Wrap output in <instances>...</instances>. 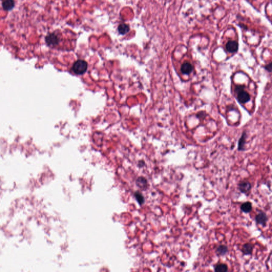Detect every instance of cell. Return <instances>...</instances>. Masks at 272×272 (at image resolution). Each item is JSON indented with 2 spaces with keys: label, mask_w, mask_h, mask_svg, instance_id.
<instances>
[{
  "label": "cell",
  "mask_w": 272,
  "mask_h": 272,
  "mask_svg": "<svg viewBox=\"0 0 272 272\" xmlns=\"http://www.w3.org/2000/svg\"><path fill=\"white\" fill-rule=\"evenodd\" d=\"M244 86H238L236 87V92L237 93V99L239 103L240 104H246L250 100V96L247 92L244 90Z\"/></svg>",
  "instance_id": "cell-1"
},
{
  "label": "cell",
  "mask_w": 272,
  "mask_h": 272,
  "mask_svg": "<svg viewBox=\"0 0 272 272\" xmlns=\"http://www.w3.org/2000/svg\"><path fill=\"white\" fill-rule=\"evenodd\" d=\"M15 3L14 0H2V5L5 11H10L15 7Z\"/></svg>",
  "instance_id": "cell-9"
},
{
  "label": "cell",
  "mask_w": 272,
  "mask_h": 272,
  "mask_svg": "<svg viewBox=\"0 0 272 272\" xmlns=\"http://www.w3.org/2000/svg\"><path fill=\"white\" fill-rule=\"evenodd\" d=\"M136 185L142 189H146L147 186V181L143 177H139L136 180Z\"/></svg>",
  "instance_id": "cell-12"
},
{
  "label": "cell",
  "mask_w": 272,
  "mask_h": 272,
  "mask_svg": "<svg viewBox=\"0 0 272 272\" xmlns=\"http://www.w3.org/2000/svg\"><path fill=\"white\" fill-rule=\"evenodd\" d=\"M247 134L246 131H243L241 135V137L238 142V150L239 151H244L246 150L245 144L246 140Z\"/></svg>",
  "instance_id": "cell-7"
},
{
  "label": "cell",
  "mask_w": 272,
  "mask_h": 272,
  "mask_svg": "<svg viewBox=\"0 0 272 272\" xmlns=\"http://www.w3.org/2000/svg\"><path fill=\"white\" fill-rule=\"evenodd\" d=\"M226 49L230 53H235L238 49V44L236 41H230L226 44Z\"/></svg>",
  "instance_id": "cell-6"
},
{
  "label": "cell",
  "mask_w": 272,
  "mask_h": 272,
  "mask_svg": "<svg viewBox=\"0 0 272 272\" xmlns=\"http://www.w3.org/2000/svg\"><path fill=\"white\" fill-rule=\"evenodd\" d=\"M251 188V184L248 181H241L238 183V189L242 193L247 194L250 191Z\"/></svg>",
  "instance_id": "cell-4"
},
{
  "label": "cell",
  "mask_w": 272,
  "mask_h": 272,
  "mask_svg": "<svg viewBox=\"0 0 272 272\" xmlns=\"http://www.w3.org/2000/svg\"><path fill=\"white\" fill-rule=\"evenodd\" d=\"M229 252V248L225 245H220L217 248L216 253L218 256H224Z\"/></svg>",
  "instance_id": "cell-13"
},
{
  "label": "cell",
  "mask_w": 272,
  "mask_h": 272,
  "mask_svg": "<svg viewBox=\"0 0 272 272\" xmlns=\"http://www.w3.org/2000/svg\"><path fill=\"white\" fill-rule=\"evenodd\" d=\"M254 246L251 243H246L243 244L241 248L242 254L244 255H251L253 254Z\"/></svg>",
  "instance_id": "cell-8"
},
{
  "label": "cell",
  "mask_w": 272,
  "mask_h": 272,
  "mask_svg": "<svg viewBox=\"0 0 272 272\" xmlns=\"http://www.w3.org/2000/svg\"><path fill=\"white\" fill-rule=\"evenodd\" d=\"M61 35L58 34L56 32L47 35L45 37V42L48 46H54L59 44L61 39Z\"/></svg>",
  "instance_id": "cell-3"
},
{
  "label": "cell",
  "mask_w": 272,
  "mask_h": 272,
  "mask_svg": "<svg viewBox=\"0 0 272 272\" xmlns=\"http://www.w3.org/2000/svg\"><path fill=\"white\" fill-rule=\"evenodd\" d=\"M88 64L85 61L78 60L76 61L72 68V71L77 75H82L87 71Z\"/></svg>",
  "instance_id": "cell-2"
},
{
  "label": "cell",
  "mask_w": 272,
  "mask_h": 272,
  "mask_svg": "<svg viewBox=\"0 0 272 272\" xmlns=\"http://www.w3.org/2000/svg\"><path fill=\"white\" fill-rule=\"evenodd\" d=\"M264 69L268 72H272V62H270L268 64H266L264 66Z\"/></svg>",
  "instance_id": "cell-17"
},
{
  "label": "cell",
  "mask_w": 272,
  "mask_h": 272,
  "mask_svg": "<svg viewBox=\"0 0 272 272\" xmlns=\"http://www.w3.org/2000/svg\"><path fill=\"white\" fill-rule=\"evenodd\" d=\"M240 209L244 213H249L253 210V204L250 201H246L241 204Z\"/></svg>",
  "instance_id": "cell-10"
},
{
  "label": "cell",
  "mask_w": 272,
  "mask_h": 272,
  "mask_svg": "<svg viewBox=\"0 0 272 272\" xmlns=\"http://www.w3.org/2000/svg\"><path fill=\"white\" fill-rule=\"evenodd\" d=\"M193 66L190 63L186 62L182 64L181 68V70L182 71V72L186 75H188L192 72L193 71Z\"/></svg>",
  "instance_id": "cell-11"
},
{
  "label": "cell",
  "mask_w": 272,
  "mask_h": 272,
  "mask_svg": "<svg viewBox=\"0 0 272 272\" xmlns=\"http://www.w3.org/2000/svg\"><path fill=\"white\" fill-rule=\"evenodd\" d=\"M215 271L217 272H227L228 271V266L225 264H219L215 266Z\"/></svg>",
  "instance_id": "cell-15"
},
{
  "label": "cell",
  "mask_w": 272,
  "mask_h": 272,
  "mask_svg": "<svg viewBox=\"0 0 272 272\" xmlns=\"http://www.w3.org/2000/svg\"><path fill=\"white\" fill-rule=\"evenodd\" d=\"M135 197L137 200L138 203H139L140 205H142V204L145 203V198L143 195H142V193L137 191L135 193Z\"/></svg>",
  "instance_id": "cell-16"
},
{
  "label": "cell",
  "mask_w": 272,
  "mask_h": 272,
  "mask_svg": "<svg viewBox=\"0 0 272 272\" xmlns=\"http://www.w3.org/2000/svg\"><path fill=\"white\" fill-rule=\"evenodd\" d=\"M255 221L257 224L265 227L268 221L267 215L264 212H260L255 217Z\"/></svg>",
  "instance_id": "cell-5"
},
{
  "label": "cell",
  "mask_w": 272,
  "mask_h": 272,
  "mask_svg": "<svg viewBox=\"0 0 272 272\" xmlns=\"http://www.w3.org/2000/svg\"><path fill=\"white\" fill-rule=\"evenodd\" d=\"M118 30L120 34L123 35L126 34V33H128L129 32L130 27L128 25H127L126 24H121L118 26Z\"/></svg>",
  "instance_id": "cell-14"
}]
</instances>
